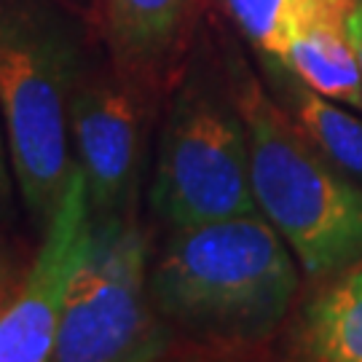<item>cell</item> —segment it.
Listing matches in <instances>:
<instances>
[{
	"instance_id": "30bf717a",
	"label": "cell",
	"mask_w": 362,
	"mask_h": 362,
	"mask_svg": "<svg viewBox=\"0 0 362 362\" xmlns=\"http://www.w3.org/2000/svg\"><path fill=\"white\" fill-rule=\"evenodd\" d=\"M196 0H103L105 33L132 67H158L177 52Z\"/></svg>"
},
{
	"instance_id": "52a82bcc",
	"label": "cell",
	"mask_w": 362,
	"mask_h": 362,
	"mask_svg": "<svg viewBox=\"0 0 362 362\" xmlns=\"http://www.w3.org/2000/svg\"><path fill=\"white\" fill-rule=\"evenodd\" d=\"M67 132L94 220L124 215L140 167V116L132 94L105 78L76 83Z\"/></svg>"
},
{
	"instance_id": "7a4b0ae2",
	"label": "cell",
	"mask_w": 362,
	"mask_h": 362,
	"mask_svg": "<svg viewBox=\"0 0 362 362\" xmlns=\"http://www.w3.org/2000/svg\"><path fill=\"white\" fill-rule=\"evenodd\" d=\"M231 97L247 129L260 215L282 233L309 276L362 260V182L338 167L274 100L266 83L236 70Z\"/></svg>"
},
{
	"instance_id": "ba28073f",
	"label": "cell",
	"mask_w": 362,
	"mask_h": 362,
	"mask_svg": "<svg viewBox=\"0 0 362 362\" xmlns=\"http://www.w3.org/2000/svg\"><path fill=\"white\" fill-rule=\"evenodd\" d=\"M279 59L330 100L362 110L351 0H300Z\"/></svg>"
},
{
	"instance_id": "7c38bea8",
	"label": "cell",
	"mask_w": 362,
	"mask_h": 362,
	"mask_svg": "<svg viewBox=\"0 0 362 362\" xmlns=\"http://www.w3.org/2000/svg\"><path fill=\"white\" fill-rule=\"evenodd\" d=\"M298 3L300 0H223V8L252 43L255 54L279 57Z\"/></svg>"
},
{
	"instance_id": "9a60e30c",
	"label": "cell",
	"mask_w": 362,
	"mask_h": 362,
	"mask_svg": "<svg viewBox=\"0 0 362 362\" xmlns=\"http://www.w3.org/2000/svg\"><path fill=\"white\" fill-rule=\"evenodd\" d=\"M0 127H3V121H0ZM3 137H6V134H0V204H3L6 196H8V172H6V151H8V148H3Z\"/></svg>"
},
{
	"instance_id": "4fadbf2b",
	"label": "cell",
	"mask_w": 362,
	"mask_h": 362,
	"mask_svg": "<svg viewBox=\"0 0 362 362\" xmlns=\"http://www.w3.org/2000/svg\"><path fill=\"white\" fill-rule=\"evenodd\" d=\"M19 282H22V272L16 266V255L11 252L8 242L0 236V314L11 303Z\"/></svg>"
},
{
	"instance_id": "8fae6325",
	"label": "cell",
	"mask_w": 362,
	"mask_h": 362,
	"mask_svg": "<svg viewBox=\"0 0 362 362\" xmlns=\"http://www.w3.org/2000/svg\"><path fill=\"white\" fill-rule=\"evenodd\" d=\"M298 354L317 362H362V260L338 272L303 309Z\"/></svg>"
},
{
	"instance_id": "3957f363",
	"label": "cell",
	"mask_w": 362,
	"mask_h": 362,
	"mask_svg": "<svg viewBox=\"0 0 362 362\" xmlns=\"http://www.w3.org/2000/svg\"><path fill=\"white\" fill-rule=\"evenodd\" d=\"M73 86L76 57L57 25L25 0H0V121L16 188L38 226L52 218L73 169Z\"/></svg>"
},
{
	"instance_id": "8992f818",
	"label": "cell",
	"mask_w": 362,
	"mask_h": 362,
	"mask_svg": "<svg viewBox=\"0 0 362 362\" xmlns=\"http://www.w3.org/2000/svg\"><path fill=\"white\" fill-rule=\"evenodd\" d=\"M43 228L46 233L38 255L30 272L22 274L11 303L0 314V362L52 360L67 290L94 231L86 180L76 161Z\"/></svg>"
},
{
	"instance_id": "9c48e42d",
	"label": "cell",
	"mask_w": 362,
	"mask_h": 362,
	"mask_svg": "<svg viewBox=\"0 0 362 362\" xmlns=\"http://www.w3.org/2000/svg\"><path fill=\"white\" fill-rule=\"evenodd\" d=\"M263 83L290 118L322 148L344 172L362 182V118L344 110L341 103L309 86L303 78L274 57L258 54Z\"/></svg>"
},
{
	"instance_id": "277c9868",
	"label": "cell",
	"mask_w": 362,
	"mask_h": 362,
	"mask_svg": "<svg viewBox=\"0 0 362 362\" xmlns=\"http://www.w3.org/2000/svg\"><path fill=\"white\" fill-rule=\"evenodd\" d=\"M167 349V327L151 298L145 233L124 215L94 220L57 327L52 360L140 362Z\"/></svg>"
},
{
	"instance_id": "6da1fadb",
	"label": "cell",
	"mask_w": 362,
	"mask_h": 362,
	"mask_svg": "<svg viewBox=\"0 0 362 362\" xmlns=\"http://www.w3.org/2000/svg\"><path fill=\"white\" fill-rule=\"evenodd\" d=\"M293 250L260 212L172 228L151 272L158 317L209 349H252L287 320Z\"/></svg>"
},
{
	"instance_id": "5bb4252c",
	"label": "cell",
	"mask_w": 362,
	"mask_h": 362,
	"mask_svg": "<svg viewBox=\"0 0 362 362\" xmlns=\"http://www.w3.org/2000/svg\"><path fill=\"white\" fill-rule=\"evenodd\" d=\"M351 38H354V52L360 62V86H362V0H351Z\"/></svg>"
},
{
	"instance_id": "5b68a950",
	"label": "cell",
	"mask_w": 362,
	"mask_h": 362,
	"mask_svg": "<svg viewBox=\"0 0 362 362\" xmlns=\"http://www.w3.org/2000/svg\"><path fill=\"white\" fill-rule=\"evenodd\" d=\"M151 204L172 228L260 212L250 143L233 97L202 81L185 83L161 134Z\"/></svg>"
}]
</instances>
